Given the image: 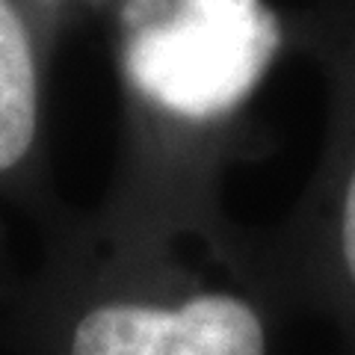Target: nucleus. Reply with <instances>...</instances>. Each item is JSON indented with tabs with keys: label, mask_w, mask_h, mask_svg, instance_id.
Instances as JSON below:
<instances>
[{
	"label": "nucleus",
	"mask_w": 355,
	"mask_h": 355,
	"mask_svg": "<svg viewBox=\"0 0 355 355\" xmlns=\"http://www.w3.org/2000/svg\"><path fill=\"white\" fill-rule=\"evenodd\" d=\"M282 44L263 0H130L121 62L142 104L202 128L246 107Z\"/></svg>",
	"instance_id": "obj_1"
},
{
	"label": "nucleus",
	"mask_w": 355,
	"mask_h": 355,
	"mask_svg": "<svg viewBox=\"0 0 355 355\" xmlns=\"http://www.w3.org/2000/svg\"><path fill=\"white\" fill-rule=\"evenodd\" d=\"M302 42L326 86V137L296 207L279 287L335 323L355 355V0H317L302 15Z\"/></svg>",
	"instance_id": "obj_2"
},
{
	"label": "nucleus",
	"mask_w": 355,
	"mask_h": 355,
	"mask_svg": "<svg viewBox=\"0 0 355 355\" xmlns=\"http://www.w3.org/2000/svg\"><path fill=\"white\" fill-rule=\"evenodd\" d=\"M65 355H272V320L240 287L116 293L77 314Z\"/></svg>",
	"instance_id": "obj_3"
},
{
	"label": "nucleus",
	"mask_w": 355,
	"mask_h": 355,
	"mask_svg": "<svg viewBox=\"0 0 355 355\" xmlns=\"http://www.w3.org/2000/svg\"><path fill=\"white\" fill-rule=\"evenodd\" d=\"M39 86L27 30L9 0H0V172L12 169L36 137Z\"/></svg>",
	"instance_id": "obj_4"
}]
</instances>
